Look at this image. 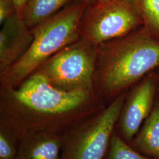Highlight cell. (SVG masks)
I'll use <instances>...</instances> for the list:
<instances>
[{"mask_svg": "<svg viewBox=\"0 0 159 159\" xmlns=\"http://www.w3.org/2000/svg\"><path fill=\"white\" fill-rule=\"evenodd\" d=\"M75 0H29L23 19L32 29L55 15Z\"/></svg>", "mask_w": 159, "mask_h": 159, "instance_id": "30bf717a", "label": "cell"}, {"mask_svg": "<svg viewBox=\"0 0 159 159\" xmlns=\"http://www.w3.org/2000/svg\"><path fill=\"white\" fill-rule=\"evenodd\" d=\"M78 1L84 3L87 6H89L95 4L97 2L98 0H78Z\"/></svg>", "mask_w": 159, "mask_h": 159, "instance_id": "e0dca14e", "label": "cell"}, {"mask_svg": "<svg viewBox=\"0 0 159 159\" xmlns=\"http://www.w3.org/2000/svg\"><path fill=\"white\" fill-rule=\"evenodd\" d=\"M62 136L37 133L18 139L16 159H60Z\"/></svg>", "mask_w": 159, "mask_h": 159, "instance_id": "9c48e42d", "label": "cell"}, {"mask_svg": "<svg viewBox=\"0 0 159 159\" xmlns=\"http://www.w3.org/2000/svg\"><path fill=\"white\" fill-rule=\"evenodd\" d=\"M1 27L0 74L24 57L34 39L31 29L17 14L6 20Z\"/></svg>", "mask_w": 159, "mask_h": 159, "instance_id": "ba28073f", "label": "cell"}, {"mask_svg": "<svg viewBox=\"0 0 159 159\" xmlns=\"http://www.w3.org/2000/svg\"><path fill=\"white\" fill-rule=\"evenodd\" d=\"M107 159H149L131 148L117 134L113 133Z\"/></svg>", "mask_w": 159, "mask_h": 159, "instance_id": "4fadbf2b", "label": "cell"}, {"mask_svg": "<svg viewBox=\"0 0 159 159\" xmlns=\"http://www.w3.org/2000/svg\"><path fill=\"white\" fill-rule=\"evenodd\" d=\"M144 25L134 0H110L87 6L79 25L81 39L98 46Z\"/></svg>", "mask_w": 159, "mask_h": 159, "instance_id": "8992f818", "label": "cell"}, {"mask_svg": "<svg viewBox=\"0 0 159 159\" xmlns=\"http://www.w3.org/2000/svg\"><path fill=\"white\" fill-rule=\"evenodd\" d=\"M156 93L154 79L148 78L137 85L126 98L121 110L120 128L123 138L130 141L153 109Z\"/></svg>", "mask_w": 159, "mask_h": 159, "instance_id": "52a82bcc", "label": "cell"}, {"mask_svg": "<svg viewBox=\"0 0 159 159\" xmlns=\"http://www.w3.org/2000/svg\"><path fill=\"white\" fill-rule=\"evenodd\" d=\"M14 1L15 2L16 7L17 16L21 18H23L24 10L29 0H14Z\"/></svg>", "mask_w": 159, "mask_h": 159, "instance_id": "2e32d148", "label": "cell"}, {"mask_svg": "<svg viewBox=\"0 0 159 159\" xmlns=\"http://www.w3.org/2000/svg\"><path fill=\"white\" fill-rule=\"evenodd\" d=\"M133 145L159 159V103L152 109Z\"/></svg>", "mask_w": 159, "mask_h": 159, "instance_id": "8fae6325", "label": "cell"}, {"mask_svg": "<svg viewBox=\"0 0 159 159\" xmlns=\"http://www.w3.org/2000/svg\"><path fill=\"white\" fill-rule=\"evenodd\" d=\"M18 139L10 130L0 125V159H16Z\"/></svg>", "mask_w": 159, "mask_h": 159, "instance_id": "5bb4252c", "label": "cell"}, {"mask_svg": "<svg viewBox=\"0 0 159 159\" xmlns=\"http://www.w3.org/2000/svg\"><path fill=\"white\" fill-rule=\"evenodd\" d=\"M110 1V0H98V1H97V2H106V1Z\"/></svg>", "mask_w": 159, "mask_h": 159, "instance_id": "ac0fdd59", "label": "cell"}, {"mask_svg": "<svg viewBox=\"0 0 159 159\" xmlns=\"http://www.w3.org/2000/svg\"><path fill=\"white\" fill-rule=\"evenodd\" d=\"M159 67V38L143 25L97 46L94 90L115 98Z\"/></svg>", "mask_w": 159, "mask_h": 159, "instance_id": "7a4b0ae2", "label": "cell"}, {"mask_svg": "<svg viewBox=\"0 0 159 159\" xmlns=\"http://www.w3.org/2000/svg\"><path fill=\"white\" fill-rule=\"evenodd\" d=\"M104 108L94 90L62 91L36 72L16 89L0 90V125L18 139L37 133L63 136Z\"/></svg>", "mask_w": 159, "mask_h": 159, "instance_id": "6da1fadb", "label": "cell"}, {"mask_svg": "<svg viewBox=\"0 0 159 159\" xmlns=\"http://www.w3.org/2000/svg\"><path fill=\"white\" fill-rule=\"evenodd\" d=\"M86 4L78 0L31 29L34 39L24 57L0 74V90L16 89L50 57L80 39V21Z\"/></svg>", "mask_w": 159, "mask_h": 159, "instance_id": "3957f363", "label": "cell"}, {"mask_svg": "<svg viewBox=\"0 0 159 159\" xmlns=\"http://www.w3.org/2000/svg\"><path fill=\"white\" fill-rule=\"evenodd\" d=\"M126 98L122 92L107 107L67 131L60 159H104Z\"/></svg>", "mask_w": 159, "mask_h": 159, "instance_id": "277c9868", "label": "cell"}, {"mask_svg": "<svg viewBox=\"0 0 159 159\" xmlns=\"http://www.w3.org/2000/svg\"><path fill=\"white\" fill-rule=\"evenodd\" d=\"M16 13L14 0H0V24Z\"/></svg>", "mask_w": 159, "mask_h": 159, "instance_id": "9a60e30c", "label": "cell"}, {"mask_svg": "<svg viewBox=\"0 0 159 159\" xmlns=\"http://www.w3.org/2000/svg\"><path fill=\"white\" fill-rule=\"evenodd\" d=\"M96 57L97 46L80 39L50 57L35 72L62 91L94 90Z\"/></svg>", "mask_w": 159, "mask_h": 159, "instance_id": "5b68a950", "label": "cell"}, {"mask_svg": "<svg viewBox=\"0 0 159 159\" xmlns=\"http://www.w3.org/2000/svg\"><path fill=\"white\" fill-rule=\"evenodd\" d=\"M144 26L159 38V0H134Z\"/></svg>", "mask_w": 159, "mask_h": 159, "instance_id": "7c38bea8", "label": "cell"}]
</instances>
